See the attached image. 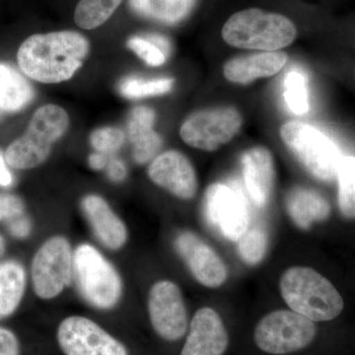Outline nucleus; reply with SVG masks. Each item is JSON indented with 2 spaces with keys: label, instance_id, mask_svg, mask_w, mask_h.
<instances>
[{
  "label": "nucleus",
  "instance_id": "nucleus-1",
  "mask_svg": "<svg viewBox=\"0 0 355 355\" xmlns=\"http://www.w3.org/2000/svg\"><path fill=\"white\" fill-rule=\"evenodd\" d=\"M89 51L88 40L73 31L33 35L17 53L21 70L42 83L69 80L83 67Z\"/></svg>",
  "mask_w": 355,
  "mask_h": 355
},
{
  "label": "nucleus",
  "instance_id": "nucleus-2",
  "mask_svg": "<svg viewBox=\"0 0 355 355\" xmlns=\"http://www.w3.org/2000/svg\"><path fill=\"white\" fill-rule=\"evenodd\" d=\"M221 35L233 48L277 51L295 41L297 29L286 16L249 8L233 14L222 28Z\"/></svg>",
  "mask_w": 355,
  "mask_h": 355
},
{
  "label": "nucleus",
  "instance_id": "nucleus-3",
  "mask_svg": "<svg viewBox=\"0 0 355 355\" xmlns=\"http://www.w3.org/2000/svg\"><path fill=\"white\" fill-rule=\"evenodd\" d=\"M279 284L280 293L289 308L311 321H331L340 316L345 307L340 292L313 268H288Z\"/></svg>",
  "mask_w": 355,
  "mask_h": 355
},
{
  "label": "nucleus",
  "instance_id": "nucleus-4",
  "mask_svg": "<svg viewBox=\"0 0 355 355\" xmlns=\"http://www.w3.org/2000/svg\"><path fill=\"white\" fill-rule=\"evenodd\" d=\"M69 114L55 105H44L35 112L27 130L7 147L6 161L14 169L29 170L43 164L51 147L67 132Z\"/></svg>",
  "mask_w": 355,
  "mask_h": 355
},
{
  "label": "nucleus",
  "instance_id": "nucleus-5",
  "mask_svg": "<svg viewBox=\"0 0 355 355\" xmlns=\"http://www.w3.org/2000/svg\"><path fill=\"white\" fill-rule=\"evenodd\" d=\"M73 279L84 300L109 310L120 301L123 282L114 266L95 247L83 244L73 253Z\"/></svg>",
  "mask_w": 355,
  "mask_h": 355
},
{
  "label": "nucleus",
  "instance_id": "nucleus-6",
  "mask_svg": "<svg viewBox=\"0 0 355 355\" xmlns=\"http://www.w3.org/2000/svg\"><path fill=\"white\" fill-rule=\"evenodd\" d=\"M280 137L313 177L322 182L336 179L343 156L326 135L307 123L291 121L280 128Z\"/></svg>",
  "mask_w": 355,
  "mask_h": 355
},
{
  "label": "nucleus",
  "instance_id": "nucleus-7",
  "mask_svg": "<svg viewBox=\"0 0 355 355\" xmlns=\"http://www.w3.org/2000/svg\"><path fill=\"white\" fill-rule=\"evenodd\" d=\"M314 322L288 310L273 311L254 328L257 347L273 355H284L304 349L316 336Z\"/></svg>",
  "mask_w": 355,
  "mask_h": 355
},
{
  "label": "nucleus",
  "instance_id": "nucleus-8",
  "mask_svg": "<svg viewBox=\"0 0 355 355\" xmlns=\"http://www.w3.org/2000/svg\"><path fill=\"white\" fill-rule=\"evenodd\" d=\"M33 288L38 297L50 300L60 295L73 279V253L69 240L55 236L40 247L32 261Z\"/></svg>",
  "mask_w": 355,
  "mask_h": 355
},
{
  "label": "nucleus",
  "instance_id": "nucleus-9",
  "mask_svg": "<svg viewBox=\"0 0 355 355\" xmlns=\"http://www.w3.org/2000/svg\"><path fill=\"white\" fill-rule=\"evenodd\" d=\"M243 118L233 107L205 110L191 114L180 130L188 146L203 151H214L228 144L239 132Z\"/></svg>",
  "mask_w": 355,
  "mask_h": 355
},
{
  "label": "nucleus",
  "instance_id": "nucleus-10",
  "mask_svg": "<svg viewBox=\"0 0 355 355\" xmlns=\"http://www.w3.org/2000/svg\"><path fill=\"white\" fill-rule=\"evenodd\" d=\"M57 336L65 355H128L120 340L88 318H67L58 326Z\"/></svg>",
  "mask_w": 355,
  "mask_h": 355
},
{
  "label": "nucleus",
  "instance_id": "nucleus-11",
  "mask_svg": "<svg viewBox=\"0 0 355 355\" xmlns=\"http://www.w3.org/2000/svg\"><path fill=\"white\" fill-rule=\"evenodd\" d=\"M203 207L210 227L225 239L238 241L249 229L244 198L226 184H211L205 193Z\"/></svg>",
  "mask_w": 355,
  "mask_h": 355
},
{
  "label": "nucleus",
  "instance_id": "nucleus-12",
  "mask_svg": "<svg viewBox=\"0 0 355 355\" xmlns=\"http://www.w3.org/2000/svg\"><path fill=\"white\" fill-rule=\"evenodd\" d=\"M148 313L154 331L167 342H176L188 330V313L176 284L161 280L151 287Z\"/></svg>",
  "mask_w": 355,
  "mask_h": 355
},
{
  "label": "nucleus",
  "instance_id": "nucleus-13",
  "mask_svg": "<svg viewBox=\"0 0 355 355\" xmlns=\"http://www.w3.org/2000/svg\"><path fill=\"white\" fill-rule=\"evenodd\" d=\"M175 247L191 275L202 286L217 288L227 279V268L220 257L193 232H182L175 240Z\"/></svg>",
  "mask_w": 355,
  "mask_h": 355
},
{
  "label": "nucleus",
  "instance_id": "nucleus-14",
  "mask_svg": "<svg viewBox=\"0 0 355 355\" xmlns=\"http://www.w3.org/2000/svg\"><path fill=\"white\" fill-rule=\"evenodd\" d=\"M148 176L154 184L181 200H191L198 191L195 168L184 154L166 151L153 159Z\"/></svg>",
  "mask_w": 355,
  "mask_h": 355
},
{
  "label": "nucleus",
  "instance_id": "nucleus-15",
  "mask_svg": "<svg viewBox=\"0 0 355 355\" xmlns=\"http://www.w3.org/2000/svg\"><path fill=\"white\" fill-rule=\"evenodd\" d=\"M229 336L216 310L203 307L196 312L181 355H223Z\"/></svg>",
  "mask_w": 355,
  "mask_h": 355
},
{
  "label": "nucleus",
  "instance_id": "nucleus-16",
  "mask_svg": "<svg viewBox=\"0 0 355 355\" xmlns=\"http://www.w3.org/2000/svg\"><path fill=\"white\" fill-rule=\"evenodd\" d=\"M288 62L284 51H263L231 58L223 67V74L229 83L249 84L261 78L279 73Z\"/></svg>",
  "mask_w": 355,
  "mask_h": 355
},
{
  "label": "nucleus",
  "instance_id": "nucleus-17",
  "mask_svg": "<svg viewBox=\"0 0 355 355\" xmlns=\"http://www.w3.org/2000/svg\"><path fill=\"white\" fill-rule=\"evenodd\" d=\"M81 209L96 237L105 247L114 251L123 247L128 240L127 227L104 198L97 195L86 196L81 202Z\"/></svg>",
  "mask_w": 355,
  "mask_h": 355
},
{
  "label": "nucleus",
  "instance_id": "nucleus-18",
  "mask_svg": "<svg viewBox=\"0 0 355 355\" xmlns=\"http://www.w3.org/2000/svg\"><path fill=\"white\" fill-rule=\"evenodd\" d=\"M243 177L250 197L258 207H265L275 183V162L263 146L249 149L242 157Z\"/></svg>",
  "mask_w": 355,
  "mask_h": 355
},
{
  "label": "nucleus",
  "instance_id": "nucleus-19",
  "mask_svg": "<svg viewBox=\"0 0 355 355\" xmlns=\"http://www.w3.org/2000/svg\"><path fill=\"white\" fill-rule=\"evenodd\" d=\"M155 113L147 107L133 109L128 119V137L133 149V158L139 164H146L155 157L162 146V139L153 130Z\"/></svg>",
  "mask_w": 355,
  "mask_h": 355
},
{
  "label": "nucleus",
  "instance_id": "nucleus-20",
  "mask_svg": "<svg viewBox=\"0 0 355 355\" xmlns=\"http://www.w3.org/2000/svg\"><path fill=\"white\" fill-rule=\"evenodd\" d=\"M286 209L299 228L307 230L315 222L323 221L331 214L330 203L318 191L310 189H292L286 197Z\"/></svg>",
  "mask_w": 355,
  "mask_h": 355
},
{
  "label": "nucleus",
  "instance_id": "nucleus-21",
  "mask_svg": "<svg viewBox=\"0 0 355 355\" xmlns=\"http://www.w3.org/2000/svg\"><path fill=\"white\" fill-rule=\"evenodd\" d=\"M196 3L197 0H130L133 12L165 25H175L186 19Z\"/></svg>",
  "mask_w": 355,
  "mask_h": 355
},
{
  "label": "nucleus",
  "instance_id": "nucleus-22",
  "mask_svg": "<svg viewBox=\"0 0 355 355\" xmlns=\"http://www.w3.org/2000/svg\"><path fill=\"white\" fill-rule=\"evenodd\" d=\"M24 266L16 261L0 263V320L11 316L19 307L26 288Z\"/></svg>",
  "mask_w": 355,
  "mask_h": 355
},
{
  "label": "nucleus",
  "instance_id": "nucleus-23",
  "mask_svg": "<svg viewBox=\"0 0 355 355\" xmlns=\"http://www.w3.org/2000/svg\"><path fill=\"white\" fill-rule=\"evenodd\" d=\"M34 98V89L24 76L9 65L0 64V110L18 112Z\"/></svg>",
  "mask_w": 355,
  "mask_h": 355
},
{
  "label": "nucleus",
  "instance_id": "nucleus-24",
  "mask_svg": "<svg viewBox=\"0 0 355 355\" xmlns=\"http://www.w3.org/2000/svg\"><path fill=\"white\" fill-rule=\"evenodd\" d=\"M123 0H80L74 20L81 29L92 30L104 24L113 15Z\"/></svg>",
  "mask_w": 355,
  "mask_h": 355
},
{
  "label": "nucleus",
  "instance_id": "nucleus-25",
  "mask_svg": "<svg viewBox=\"0 0 355 355\" xmlns=\"http://www.w3.org/2000/svg\"><path fill=\"white\" fill-rule=\"evenodd\" d=\"M338 202L340 212L347 218H355V157L343 156L338 167Z\"/></svg>",
  "mask_w": 355,
  "mask_h": 355
},
{
  "label": "nucleus",
  "instance_id": "nucleus-26",
  "mask_svg": "<svg viewBox=\"0 0 355 355\" xmlns=\"http://www.w3.org/2000/svg\"><path fill=\"white\" fill-rule=\"evenodd\" d=\"M237 242L238 254L247 265H258L265 258L268 240V235L263 229H248Z\"/></svg>",
  "mask_w": 355,
  "mask_h": 355
},
{
  "label": "nucleus",
  "instance_id": "nucleus-27",
  "mask_svg": "<svg viewBox=\"0 0 355 355\" xmlns=\"http://www.w3.org/2000/svg\"><path fill=\"white\" fill-rule=\"evenodd\" d=\"M174 85V80L170 78L142 80L137 77H128L119 86L121 94L130 99L150 97L170 92Z\"/></svg>",
  "mask_w": 355,
  "mask_h": 355
},
{
  "label": "nucleus",
  "instance_id": "nucleus-28",
  "mask_svg": "<svg viewBox=\"0 0 355 355\" xmlns=\"http://www.w3.org/2000/svg\"><path fill=\"white\" fill-rule=\"evenodd\" d=\"M284 99L292 113L304 114L309 111V95L305 76L299 71H291L284 81Z\"/></svg>",
  "mask_w": 355,
  "mask_h": 355
},
{
  "label": "nucleus",
  "instance_id": "nucleus-29",
  "mask_svg": "<svg viewBox=\"0 0 355 355\" xmlns=\"http://www.w3.org/2000/svg\"><path fill=\"white\" fill-rule=\"evenodd\" d=\"M125 133L120 128H103L91 135L90 141L97 153L109 155L120 150L125 144Z\"/></svg>",
  "mask_w": 355,
  "mask_h": 355
},
{
  "label": "nucleus",
  "instance_id": "nucleus-30",
  "mask_svg": "<svg viewBox=\"0 0 355 355\" xmlns=\"http://www.w3.org/2000/svg\"><path fill=\"white\" fill-rule=\"evenodd\" d=\"M128 46L151 67H159L166 62L167 55L148 38L132 37L128 40Z\"/></svg>",
  "mask_w": 355,
  "mask_h": 355
},
{
  "label": "nucleus",
  "instance_id": "nucleus-31",
  "mask_svg": "<svg viewBox=\"0 0 355 355\" xmlns=\"http://www.w3.org/2000/svg\"><path fill=\"white\" fill-rule=\"evenodd\" d=\"M24 210V202L17 196L0 195V221L12 220L22 216Z\"/></svg>",
  "mask_w": 355,
  "mask_h": 355
},
{
  "label": "nucleus",
  "instance_id": "nucleus-32",
  "mask_svg": "<svg viewBox=\"0 0 355 355\" xmlns=\"http://www.w3.org/2000/svg\"><path fill=\"white\" fill-rule=\"evenodd\" d=\"M18 338L8 329L0 327V355H19Z\"/></svg>",
  "mask_w": 355,
  "mask_h": 355
},
{
  "label": "nucleus",
  "instance_id": "nucleus-33",
  "mask_svg": "<svg viewBox=\"0 0 355 355\" xmlns=\"http://www.w3.org/2000/svg\"><path fill=\"white\" fill-rule=\"evenodd\" d=\"M9 231L16 238H26L31 232V222L27 217H16L9 223Z\"/></svg>",
  "mask_w": 355,
  "mask_h": 355
},
{
  "label": "nucleus",
  "instance_id": "nucleus-34",
  "mask_svg": "<svg viewBox=\"0 0 355 355\" xmlns=\"http://www.w3.org/2000/svg\"><path fill=\"white\" fill-rule=\"evenodd\" d=\"M107 168L108 176L112 181L121 182L127 177V168L120 159L114 158L110 160Z\"/></svg>",
  "mask_w": 355,
  "mask_h": 355
},
{
  "label": "nucleus",
  "instance_id": "nucleus-35",
  "mask_svg": "<svg viewBox=\"0 0 355 355\" xmlns=\"http://www.w3.org/2000/svg\"><path fill=\"white\" fill-rule=\"evenodd\" d=\"M107 164H108V159L105 154L96 153L89 156V165L92 169L102 170L107 167Z\"/></svg>",
  "mask_w": 355,
  "mask_h": 355
},
{
  "label": "nucleus",
  "instance_id": "nucleus-36",
  "mask_svg": "<svg viewBox=\"0 0 355 355\" xmlns=\"http://www.w3.org/2000/svg\"><path fill=\"white\" fill-rule=\"evenodd\" d=\"M12 184V176L6 168V161L0 154V186L8 187Z\"/></svg>",
  "mask_w": 355,
  "mask_h": 355
},
{
  "label": "nucleus",
  "instance_id": "nucleus-37",
  "mask_svg": "<svg viewBox=\"0 0 355 355\" xmlns=\"http://www.w3.org/2000/svg\"><path fill=\"white\" fill-rule=\"evenodd\" d=\"M6 252V241H4L3 237L0 234V257Z\"/></svg>",
  "mask_w": 355,
  "mask_h": 355
},
{
  "label": "nucleus",
  "instance_id": "nucleus-38",
  "mask_svg": "<svg viewBox=\"0 0 355 355\" xmlns=\"http://www.w3.org/2000/svg\"><path fill=\"white\" fill-rule=\"evenodd\" d=\"M0 113H1V110H0Z\"/></svg>",
  "mask_w": 355,
  "mask_h": 355
}]
</instances>
